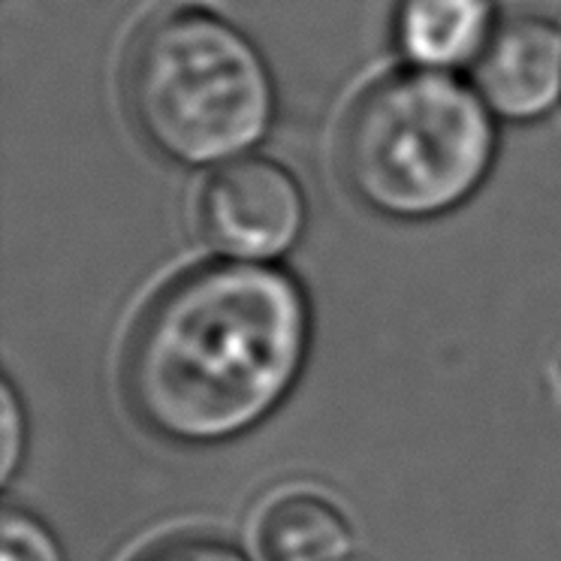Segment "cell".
<instances>
[{
    "label": "cell",
    "mask_w": 561,
    "mask_h": 561,
    "mask_svg": "<svg viewBox=\"0 0 561 561\" xmlns=\"http://www.w3.org/2000/svg\"><path fill=\"white\" fill-rule=\"evenodd\" d=\"M314 314L275 263L211 260L160 287L130 330L127 408L175 447H218L263 426L306 371Z\"/></svg>",
    "instance_id": "1"
},
{
    "label": "cell",
    "mask_w": 561,
    "mask_h": 561,
    "mask_svg": "<svg viewBox=\"0 0 561 561\" xmlns=\"http://www.w3.org/2000/svg\"><path fill=\"white\" fill-rule=\"evenodd\" d=\"M122 103L142 146L170 167L211 172L256 154L280 94L266 51L218 7L182 0L127 43Z\"/></svg>",
    "instance_id": "2"
},
{
    "label": "cell",
    "mask_w": 561,
    "mask_h": 561,
    "mask_svg": "<svg viewBox=\"0 0 561 561\" xmlns=\"http://www.w3.org/2000/svg\"><path fill=\"white\" fill-rule=\"evenodd\" d=\"M499 151L501 122L471 82L411 67L368 82L335 142L347 194L392 224H428L468 206Z\"/></svg>",
    "instance_id": "3"
},
{
    "label": "cell",
    "mask_w": 561,
    "mask_h": 561,
    "mask_svg": "<svg viewBox=\"0 0 561 561\" xmlns=\"http://www.w3.org/2000/svg\"><path fill=\"white\" fill-rule=\"evenodd\" d=\"M199 239L239 263H278L308 230V194L280 160L248 154L206 175L196 196Z\"/></svg>",
    "instance_id": "4"
},
{
    "label": "cell",
    "mask_w": 561,
    "mask_h": 561,
    "mask_svg": "<svg viewBox=\"0 0 561 561\" xmlns=\"http://www.w3.org/2000/svg\"><path fill=\"white\" fill-rule=\"evenodd\" d=\"M471 85L501 124H537L561 106V25L556 19L519 10L501 19Z\"/></svg>",
    "instance_id": "5"
},
{
    "label": "cell",
    "mask_w": 561,
    "mask_h": 561,
    "mask_svg": "<svg viewBox=\"0 0 561 561\" xmlns=\"http://www.w3.org/2000/svg\"><path fill=\"white\" fill-rule=\"evenodd\" d=\"M499 0H396L390 39L402 67L426 73H471L495 37Z\"/></svg>",
    "instance_id": "6"
},
{
    "label": "cell",
    "mask_w": 561,
    "mask_h": 561,
    "mask_svg": "<svg viewBox=\"0 0 561 561\" xmlns=\"http://www.w3.org/2000/svg\"><path fill=\"white\" fill-rule=\"evenodd\" d=\"M354 543L351 519L318 492H284L256 519L263 561H347Z\"/></svg>",
    "instance_id": "7"
},
{
    "label": "cell",
    "mask_w": 561,
    "mask_h": 561,
    "mask_svg": "<svg viewBox=\"0 0 561 561\" xmlns=\"http://www.w3.org/2000/svg\"><path fill=\"white\" fill-rule=\"evenodd\" d=\"M3 561H67L58 537L27 511L3 513Z\"/></svg>",
    "instance_id": "8"
},
{
    "label": "cell",
    "mask_w": 561,
    "mask_h": 561,
    "mask_svg": "<svg viewBox=\"0 0 561 561\" xmlns=\"http://www.w3.org/2000/svg\"><path fill=\"white\" fill-rule=\"evenodd\" d=\"M136 561H251L242 549L218 537H172L146 549Z\"/></svg>",
    "instance_id": "9"
},
{
    "label": "cell",
    "mask_w": 561,
    "mask_h": 561,
    "mask_svg": "<svg viewBox=\"0 0 561 561\" xmlns=\"http://www.w3.org/2000/svg\"><path fill=\"white\" fill-rule=\"evenodd\" d=\"M22 453H25V416H22L15 387L10 380H3V459H0L3 483H10L15 477L22 465Z\"/></svg>",
    "instance_id": "10"
}]
</instances>
